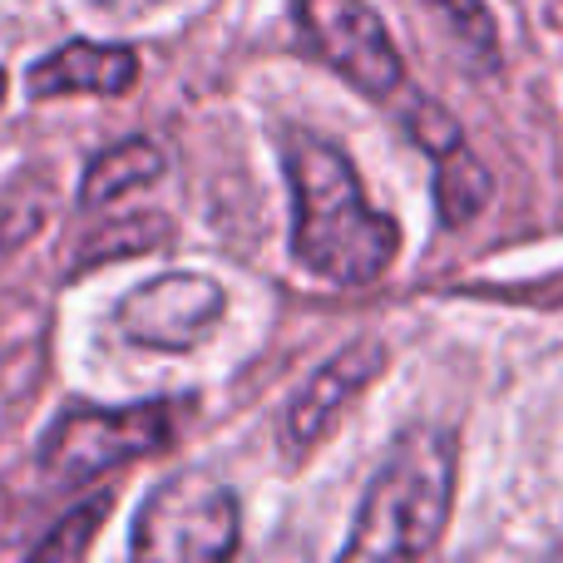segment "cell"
<instances>
[{"label":"cell","mask_w":563,"mask_h":563,"mask_svg":"<svg viewBox=\"0 0 563 563\" xmlns=\"http://www.w3.org/2000/svg\"><path fill=\"white\" fill-rule=\"evenodd\" d=\"M168 233H174V228H168V218H158V213L114 218V223H104L95 238H85L79 267H99V263H109V257H129V253H154Z\"/></svg>","instance_id":"obj_11"},{"label":"cell","mask_w":563,"mask_h":563,"mask_svg":"<svg viewBox=\"0 0 563 563\" xmlns=\"http://www.w3.org/2000/svg\"><path fill=\"white\" fill-rule=\"evenodd\" d=\"M95 10H104V15H144L154 0H89Z\"/></svg>","instance_id":"obj_16"},{"label":"cell","mask_w":563,"mask_h":563,"mask_svg":"<svg viewBox=\"0 0 563 563\" xmlns=\"http://www.w3.org/2000/svg\"><path fill=\"white\" fill-rule=\"evenodd\" d=\"M435 164H440V178H435L440 218H445L450 228H465L470 218H475L479 208L489 203V194H495V178H489V168L479 164V158L470 154L465 144H455L450 154H440Z\"/></svg>","instance_id":"obj_10"},{"label":"cell","mask_w":563,"mask_h":563,"mask_svg":"<svg viewBox=\"0 0 563 563\" xmlns=\"http://www.w3.org/2000/svg\"><path fill=\"white\" fill-rule=\"evenodd\" d=\"M0 104H5V75H0Z\"/></svg>","instance_id":"obj_17"},{"label":"cell","mask_w":563,"mask_h":563,"mask_svg":"<svg viewBox=\"0 0 563 563\" xmlns=\"http://www.w3.org/2000/svg\"><path fill=\"white\" fill-rule=\"evenodd\" d=\"M134 79H139V55L129 45L75 40V45L55 49L49 59L30 65L25 85L35 99H59V95H129Z\"/></svg>","instance_id":"obj_8"},{"label":"cell","mask_w":563,"mask_h":563,"mask_svg":"<svg viewBox=\"0 0 563 563\" xmlns=\"http://www.w3.org/2000/svg\"><path fill=\"white\" fill-rule=\"evenodd\" d=\"M430 5L445 10L450 35H455L460 45L470 49V55L495 59V49H499V30H495V20H489L485 0H430Z\"/></svg>","instance_id":"obj_13"},{"label":"cell","mask_w":563,"mask_h":563,"mask_svg":"<svg viewBox=\"0 0 563 563\" xmlns=\"http://www.w3.org/2000/svg\"><path fill=\"white\" fill-rule=\"evenodd\" d=\"M104 515H109V495L89 499V505H79L75 515L59 519L55 534H45L35 549H30V554H35V559H79L89 544H95V534H99V525H104Z\"/></svg>","instance_id":"obj_12"},{"label":"cell","mask_w":563,"mask_h":563,"mask_svg":"<svg viewBox=\"0 0 563 563\" xmlns=\"http://www.w3.org/2000/svg\"><path fill=\"white\" fill-rule=\"evenodd\" d=\"M30 233H35V213H25V218H10V213H0V247L20 243V238H30Z\"/></svg>","instance_id":"obj_15"},{"label":"cell","mask_w":563,"mask_h":563,"mask_svg":"<svg viewBox=\"0 0 563 563\" xmlns=\"http://www.w3.org/2000/svg\"><path fill=\"white\" fill-rule=\"evenodd\" d=\"M297 20L317 55L361 95L386 99L406 85V59L396 55L386 25L366 0H297Z\"/></svg>","instance_id":"obj_5"},{"label":"cell","mask_w":563,"mask_h":563,"mask_svg":"<svg viewBox=\"0 0 563 563\" xmlns=\"http://www.w3.org/2000/svg\"><path fill=\"white\" fill-rule=\"evenodd\" d=\"M406 129H410V139H416V144L426 148L430 158H440V154H450L455 144H465V134H460L455 114H450V109H440L435 99H410Z\"/></svg>","instance_id":"obj_14"},{"label":"cell","mask_w":563,"mask_h":563,"mask_svg":"<svg viewBox=\"0 0 563 563\" xmlns=\"http://www.w3.org/2000/svg\"><path fill=\"white\" fill-rule=\"evenodd\" d=\"M450 505H455L450 430H406L371 479L341 559H426L445 534Z\"/></svg>","instance_id":"obj_2"},{"label":"cell","mask_w":563,"mask_h":563,"mask_svg":"<svg viewBox=\"0 0 563 563\" xmlns=\"http://www.w3.org/2000/svg\"><path fill=\"white\" fill-rule=\"evenodd\" d=\"M134 559H233L238 554V499L208 475H174L144 499L134 519Z\"/></svg>","instance_id":"obj_4"},{"label":"cell","mask_w":563,"mask_h":563,"mask_svg":"<svg viewBox=\"0 0 563 563\" xmlns=\"http://www.w3.org/2000/svg\"><path fill=\"white\" fill-rule=\"evenodd\" d=\"M282 158L297 198V223H291L297 263L336 287L376 282L400 253V223L371 208L351 158L307 129H291L282 139Z\"/></svg>","instance_id":"obj_1"},{"label":"cell","mask_w":563,"mask_h":563,"mask_svg":"<svg viewBox=\"0 0 563 563\" xmlns=\"http://www.w3.org/2000/svg\"><path fill=\"white\" fill-rule=\"evenodd\" d=\"M168 435H174V406L168 400H144V406L124 410L75 406L40 440V470L55 485H89L114 465L164 450Z\"/></svg>","instance_id":"obj_3"},{"label":"cell","mask_w":563,"mask_h":563,"mask_svg":"<svg viewBox=\"0 0 563 563\" xmlns=\"http://www.w3.org/2000/svg\"><path fill=\"white\" fill-rule=\"evenodd\" d=\"M380 371H386V346H380L376 336H361V341H351V346H341L336 356L297 390V400H291V410H287V440L301 450L317 445L341 420V410H346Z\"/></svg>","instance_id":"obj_7"},{"label":"cell","mask_w":563,"mask_h":563,"mask_svg":"<svg viewBox=\"0 0 563 563\" xmlns=\"http://www.w3.org/2000/svg\"><path fill=\"white\" fill-rule=\"evenodd\" d=\"M218 317L223 287L203 273H164L119 301V331L154 351H194Z\"/></svg>","instance_id":"obj_6"},{"label":"cell","mask_w":563,"mask_h":563,"mask_svg":"<svg viewBox=\"0 0 563 563\" xmlns=\"http://www.w3.org/2000/svg\"><path fill=\"white\" fill-rule=\"evenodd\" d=\"M154 178H164V148L154 139H124V144L104 148L95 164L85 168V184H79V203L85 208H109L114 198L148 188Z\"/></svg>","instance_id":"obj_9"}]
</instances>
